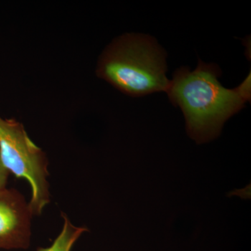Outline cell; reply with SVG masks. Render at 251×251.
<instances>
[{
  "mask_svg": "<svg viewBox=\"0 0 251 251\" xmlns=\"http://www.w3.org/2000/svg\"><path fill=\"white\" fill-rule=\"evenodd\" d=\"M220 75L217 65L200 60L195 70L175 71L166 92L172 103L182 110L188 135L198 144L219 137L225 122L251 99V74L232 90L220 83Z\"/></svg>",
  "mask_w": 251,
  "mask_h": 251,
  "instance_id": "6da1fadb",
  "label": "cell"
},
{
  "mask_svg": "<svg viewBox=\"0 0 251 251\" xmlns=\"http://www.w3.org/2000/svg\"><path fill=\"white\" fill-rule=\"evenodd\" d=\"M166 52L148 36L126 34L115 39L99 57L97 76L127 95L167 92Z\"/></svg>",
  "mask_w": 251,
  "mask_h": 251,
  "instance_id": "7a4b0ae2",
  "label": "cell"
},
{
  "mask_svg": "<svg viewBox=\"0 0 251 251\" xmlns=\"http://www.w3.org/2000/svg\"><path fill=\"white\" fill-rule=\"evenodd\" d=\"M0 159L10 173L27 180L31 188L29 208L33 216L41 215L50 202L49 162L23 124L15 119L0 116Z\"/></svg>",
  "mask_w": 251,
  "mask_h": 251,
  "instance_id": "3957f363",
  "label": "cell"
},
{
  "mask_svg": "<svg viewBox=\"0 0 251 251\" xmlns=\"http://www.w3.org/2000/svg\"><path fill=\"white\" fill-rule=\"evenodd\" d=\"M33 214L29 203L13 188L0 191V249H26Z\"/></svg>",
  "mask_w": 251,
  "mask_h": 251,
  "instance_id": "277c9868",
  "label": "cell"
},
{
  "mask_svg": "<svg viewBox=\"0 0 251 251\" xmlns=\"http://www.w3.org/2000/svg\"><path fill=\"white\" fill-rule=\"evenodd\" d=\"M64 224L62 231L50 247L39 248L36 251H71L74 244L84 232L87 231L85 227H77L71 222L67 215L62 214Z\"/></svg>",
  "mask_w": 251,
  "mask_h": 251,
  "instance_id": "5b68a950",
  "label": "cell"
},
{
  "mask_svg": "<svg viewBox=\"0 0 251 251\" xmlns=\"http://www.w3.org/2000/svg\"><path fill=\"white\" fill-rule=\"evenodd\" d=\"M10 173L0 159V191H3L6 188L8 178H9Z\"/></svg>",
  "mask_w": 251,
  "mask_h": 251,
  "instance_id": "8992f818",
  "label": "cell"
}]
</instances>
